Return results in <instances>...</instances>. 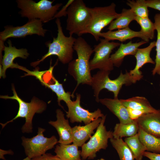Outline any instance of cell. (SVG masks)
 I'll list each match as a JSON object with an SVG mask.
<instances>
[{
  "instance_id": "obj_11",
  "label": "cell",
  "mask_w": 160,
  "mask_h": 160,
  "mask_svg": "<svg viewBox=\"0 0 160 160\" xmlns=\"http://www.w3.org/2000/svg\"><path fill=\"white\" fill-rule=\"evenodd\" d=\"M43 23L40 20L36 19L29 20L21 26L6 25L0 32V41L4 42L9 38H23L33 34L44 37L47 30L43 28Z\"/></svg>"
},
{
  "instance_id": "obj_2",
  "label": "cell",
  "mask_w": 160,
  "mask_h": 160,
  "mask_svg": "<svg viewBox=\"0 0 160 160\" xmlns=\"http://www.w3.org/2000/svg\"><path fill=\"white\" fill-rule=\"evenodd\" d=\"M55 23L57 28V37H54L52 42H46L45 44L48 48L47 52L40 60L31 63V66L35 67L46 58L52 55L57 56L58 60L63 64L69 63L73 60V46L76 38L72 36H65L59 18L56 19Z\"/></svg>"
},
{
  "instance_id": "obj_39",
  "label": "cell",
  "mask_w": 160,
  "mask_h": 160,
  "mask_svg": "<svg viewBox=\"0 0 160 160\" xmlns=\"http://www.w3.org/2000/svg\"><path fill=\"white\" fill-rule=\"evenodd\" d=\"M97 160H105L104 159H103V158H101L100 159H98Z\"/></svg>"
},
{
  "instance_id": "obj_26",
  "label": "cell",
  "mask_w": 160,
  "mask_h": 160,
  "mask_svg": "<svg viewBox=\"0 0 160 160\" xmlns=\"http://www.w3.org/2000/svg\"><path fill=\"white\" fill-rule=\"evenodd\" d=\"M138 133L140 141L148 151L160 153V138L146 132L140 127Z\"/></svg>"
},
{
  "instance_id": "obj_18",
  "label": "cell",
  "mask_w": 160,
  "mask_h": 160,
  "mask_svg": "<svg viewBox=\"0 0 160 160\" xmlns=\"http://www.w3.org/2000/svg\"><path fill=\"white\" fill-rule=\"evenodd\" d=\"M102 119V118H99L84 126L79 125L72 128L73 144L81 147L94 133V130L98 127Z\"/></svg>"
},
{
  "instance_id": "obj_25",
  "label": "cell",
  "mask_w": 160,
  "mask_h": 160,
  "mask_svg": "<svg viewBox=\"0 0 160 160\" xmlns=\"http://www.w3.org/2000/svg\"><path fill=\"white\" fill-rule=\"evenodd\" d=\"M136 16L130 9L123 8L119 16L110 23L107 29L112 31L128 27L130 23L135 20Z\"/></svg>"
},
{
  "instance_id": "obj_29",
  "label": "cell",
  "mask_w": 160,
  "mask_h": 160,
  "mask_svg": "<svg viewBox=\"0 0 160 160\" xmlns=\"http://www.w3.org/2000/svg\"><path fill=\"white\" fill-rule=\"evenodd\" d=\"M154 18L157 34L155 46L156 52L155 60V65L152 72L153 76L156 74L160 76V13L156 14Z\"/></svg>"
},
{
  "instance_id": "obj_1",
  "label": "cell",
  "mask_w": 160,
  "mask_h": 160,
  "mask_svg": "<svg viewBox=\"0 0 160 160\" xmlns=\"http://www.w3.org/2000/svg\"><path fill=\"white\" fill-rule=\"evenodd\" d=\"M73 49L76 52L77 58L68 63V71L77 81L75 91L81 84L91 85L92 76L90 73L89 59L94 51L85 39L81 36L76 38Z\"/></svg>"
},
{
  "instance_id": "obj_34",
  "label": "cell",
  "mask_w": 160,
  "mask_h": 160,
  "mask_svg": "<svg viewBox=\"0 0 160 160\" xmlns=\"http://www.w3.org/2000/svg\"><path fill=\"white\" fill-rule=\"evenodd\" d=\"M73 1L74 0H69L66 4L63 7L61 10L57 13L54 18H59L63 16H66L67 15V10L68 8Z\"/></svg>"
},
{
  "instance_id": "obj_30",
  "label": "cell",
  "mask_w": 160,
  "mask_h": 160,
  "mask_svg": "<svg viewBox=\"0 0 160 160\" xmlns=\"http://www.w3.org/2000/svg\"><path fill=\"white\" fill-rule=\"evenodd\" d=\"M126 3L136 16L142 18L148 17L149 10L146 0H128Z\"/></svg>"
},
{
  "instance_id": "obj_8",
  "label": "cell",
  "mask_w": 160,
  "mask_h": 160,
  "mask_svg": "<svg viewBox=\"0 0 160 160\" xmlns=\"http://www.w3.org/2000/svg\"><path fill=\"white\" fill-rule=\"evenodd\" d=\"M106 118V115L102 117V120L95 133L89 140L82 146L81 156L83 160L87 158L94 159L97 152L101 149H106L108 139L113 137V132L107 131L104 125Z\"/></svg>"
},
{
  "instance_id": "obj_24",
  "label": "cell",
  "mask_w": 160,
  "mask_h": 160,
  "mask_svg": "<svg viewBox=\"0 0 160 160\" xmlns=\"http://www.w3.org/2000/svg\"><path fill=\"white\" fill-rule=\"evenodd\" d=\"M139 128L136 120L128 124L117 123L113 132V138L118 139L133 136L138 133Z\"/></svg>"
},
{
  "instance_id": "obj_12",
  "label": "cell",
  "mask_w": 160,
  "mask_h": 160,
  "mask_svg": "<svg viewBox=\"0 0 160 160\" xmlns=\"http://www.w3.org/2000/svg\"><path fill=\"white\" fill-rule=\"evenodd\" d=\"M81 97V95L76 93V100L66 104L68 109L66 116L69 119L71 123L83 122L87 125L104 116L99 108L93 112H90L81 107L80 105Z\"/></svg>"
},
{
  "instance_id": "obj_23",
  "label": "cell",
  "mask_w": 160,
  "mask_h": 160,
  "mask_svg": "<svg viewBox=\"0 0 160 160\" xmlns=\"http://www.w3.org/2000/svg\"><path fill=\"white\" fill-rule=\"evenodd\" d=\"M54 151L62 160H81V151L79 150L78 147L73 144L57 145Z\"/></svg>"
},
{
  "instance_id": "obj_20",
  "label": "cell",
  "mask_w": 160,
  "mask_h": 160,
  "mask_svg": "<svg viewBox=\"0 0 160 160\" xmlns=\"http://www.w3.org/2000/svg\"><path fill=\"white\" fill-rule=\"evenodd\" d=\"M99 102L118 118L120 123L126 124L133 121L129 116L127 108L118 98L100 99Z\"/></svg>"
},
{
  "instance_id": "obj_6",
  "label": "cell",
  "mask_w": 160,
  "mask_h": 160,
  "mask_svg": "<svg viewBox=\"0 0 160 160\" xmlns=\"http://www.w3.org/2000/svg\"><path fill=\"white\" fill-rule=\"evenodd\" d=\"M111 71L100 70L92 76L91 86L94 90V96L97 102H99V97L100 91L103 89L112 92L114 98H118L119 92L124 85L129 86L133 84L129 72L126 71L123 74L121 71L119 76L115 79L109 78Z\"/></svg>"
},
{
  "instance_id": "obj_13",
  "label": "cell",
  "mask_w": 160,
  "mask_h": 160,
  "mask_svg": "<svg viewBox=\"0 0 160 160\" xmlns=\"http://www.w3.org/2000/svg\"><path fill=\"white\" fill-rule=\"evenodd\" d=\"M55 65H50L49 69L45 71H40L37 70L35 71L33 76L41 83V84L50 89L56 95L59 105L63 108L60 102L63 100L66 104L72 101L71 97L74 96L70 92H65L62 84H60L54 77L52 74L53 70Z\"/></svg>"
},
{
  "instance_id": "obj_40",
  "label": "cell",
  "mask_w": 160,
  "mask_h": 160,
  "mask_svg": "<svg viewBox=\"0 0 160 160\" xmlns=\"http://www.w3.org/2000/svg\"><path fill=\"white\" fill-rule=\"evenodd\" d=\"M159 87H160V83H159Z\"/></svg>"
},
{
  "instance_id": "obj_33",
  "label": "cell",
  "mask_w": 160,
  "mask_h": 160,
  "mask_svg": "<svg viewBox=\"0 0 160 160\" xmlns=\"http://www.w3.org/2000/svg\"><path fill=\"white\" fill-rule=\"evenodd\" d=\"M31 160H62L56 155H53L50 153H45L42 155L36 157Z\"/></svg>"
},
{
  "instance_id": "obj_7",
  "label": "cell",
  "mask_w": 160,
  "mask_h": 160,
  "mask_svg": "<svg viewBox=\"0 0 160 160\" xmlns=\"http://www.w3.org/2000/svg\"><path fill=\"white\" fill-rule=\"evenodd\" d=\"M116 7L113 2L108 6L90 8L91 19L84 34H91L97 41L100 39L99 35L102 29L121 15L116 12Z\"/></svg>"
},
{
  "instance_id": "obj_17",
  "label": "cell",
  "mask_w": 160,
  "mask_h": 160,
  "mask_svg": "<svg viewBox=\"0 0 160 160\" xmlns=\"http://www.w3.org/2000/svg\"><path fill=\"white\" fill-rule=\"evenodd\" d=\"M136 120L144 131L160 138V109L156 112L145 114Z\"/></svg>"
},
{
  "instance_id": "obj_19",
  "label": "cell",
  "mask_w": 160,
  "mask_h": 160,
  "mask_svg": "<svg viewBox=\"0 0 160 160\" xmlns=\"http://www.w3.org/2000/svg\"><path fill=\"white\" fill-rule=\"evenodd\" d=\"M99 36L109 41L117 40L123 42L135 37L140 38L147 43L149 41V39L141 31H133L129 27L115 31H108L101 32Z\"/></svg>"
},
{
  "instance_id": "obj_28",
  "label": "cell",
  "mask_w": 160,
  "mask_h": 160,
  "mask_svg": "<svg viewBox=\"0 0 160 160\" xmlns=\"http://www.w3.org/2000/svg\"><path fill=\"white\" fill-rule=\"evenodd\" d=\"M113 147L117 151L120 160H134V155L126 143L122 138L110 139Z\"/></svg>"
},
{
  "instance_id": "obj_14",
  "label": "cell",
  "mask_w": 160,
  "mask_h": 160,
  "mask_svg": "<svg viewBox=\"0 0 160 160\" xmlns=\"http://www.w3.org/2000/svg\"><path fill=\"white\" fill-rule=\"evenodd\" d=\"M155 46L156 41H153L151 42L147 47L138 49L134 56L136 60V65L133 69L129 72L133 84L140 81L143 77L142 73L140 71V68L145 64L148 63L155 64V61L150 57L151 52Z\"/></svg>"
},
{
  "instance_id": "obj_9",
  "label": "cell",
  "mask_w": 160,
  "mask_h": 160,
  "mask_svg": "<svg viewBox=\"0 0 160 160\" xmlns=\"http://www.w3.org/2000/svg\"><path fill=\"white\" fill-rule=\"evenodd\" d=\"M45 129L39 127L37 135L31 138L24 136L21 137L22 145L23 147L26 156L31 159L42 155L52 148L58 143L54 136L49 138L45 137L43 132Z\"/></svg>"
},
{
  "instance_id": "obj_38",
  "label": "cell",
  "mask_w": 160,
  "mask_h": 160,
  "mask_svg": "<svg viewBox=\"0 0 160 160\" xmlns=\"http://www.w3.org/2000/svg\"><path fill=\"white\" fill-rule=\"evenodd\" d=\"M31 159L29 158V157L27 156L26 158L22 160H31Z\"/></svg>"
},
{
  "instance_id": "obj_35",
  "label": "cell",
  "mask_w": 160,
  "mask_h": 160,
  "mask_svg": "<svg viewBox=\"0 0 160 160\" xmlns=\"http://www.w3.org/2000/svg\"><path fill=\"white\" fill-rule=\"evenodd\" d=\"M146 2L148 7L160 11V0H147Z\"/></svg>"
},
{
  "instance_id": "obj_22",
  "label": "cell",
  "mask_w": 160,
  "mask_h": 160,
  "mask_svg": "<svg viewBox=\"0 0 160 160\" xmlns=\"http://www.w3.org/2000/svg\"><path fill=\"white\" fill-rule=\"evenodd\" d=\"M122 104L126 108L143 111L146 113L155 112L157 110L153 107L145 97L135 96L126 99H121Z\"/></svg>"
},
{
  "instance_id": "obj_5",
  "label": "cell",
  "mask_w": 160,
  "mask_h": 160,
  "mask_svg": "<svg viewBox=\"0 0 160 160\" xmlns=\"http://www.w3.org/2000/svg\"><path fill=\"white\" fill-rule=\"evenodd\" d=\"M66 30L69 36L73 34L79 37L84 34L91 19L90 8L82 0H74L67 10Z\"/></svg>"
},
{
  "instance_id": "obj_15",
  "label": "cell",
  "mask_w": 160,
  "mask_h": 160,
  "mask_svg": "<svg viewBox=\"0 0 160 160\" xmlns=\"http://www.w3.org/2000/svg\"><path fill=\"white\" fill-rule=\"evenodd\" d=\"M8 45L5 46L4 51V55L0 62V78L6 77L5 73L7 69L14 68L15 63L13 61L16 58L20 57L26 59L29 56V54L26 48L17 49L13 46L11 41L9 40L7 41Z\"/></svg>"
},
{
  "instance_id": "obj_3",
  "label": "cell",
  "mask_w": 160,
  "mask_h": 160,
  "mask_svg": "<svg viewBox=\"0 0 160 160\" xmlns=\"http://www.w3.org/2000/svg\"><path fill=\"white\" fill-rule=\"evenodd\" d=\"M54 0H41L38 2L32 0H17L19 14L22 17L28 20L39 19L43 23H46L54 19L57 11L62 5V3L52 5Z\"/></svg>"
},
{
  "instance_id": "obj_21",
  "label": "cell",
  "mask_w": 160,
  "mask_h": 160,
  "mask_svg": "<svg viewBox=\"0 0 160 160\" xmlns=\"http://www.w3.org/2000/svg\"><path fill=\"white\" fill-rule=\"evenodd\" d=\"M147 42L142 40L138 42L130 41L126 44L121 43L117 50L110 56V59L114 66L119 67L124 57L128 55L135 56L139 47Z\"/></svg>"
},
{
  "instance_id": "obj_36",
  "label": "cell",
  "mask_w": 160,
  "mask_h": 160,
  "mask_svg": "<svg viewBox=\"0 0 160 160\" xmlns=\"http://www.w3.org/2000/svg\"><path fill=\"white\" fill-rule=\"evenodd\" d=\"M143 156L148 158L150 160H160V153L145 151L144 153Z\"/></svg>"
},
{
  "instance_id": "obj_32",
  "label": "cell",
  "mask_w": 160,
  "mask_h": 160,
  "mask_svg": "<svg viewBox=\"0 0 160 160\" xmlns=\"http://www.w3.org/2000/svg\"><path fill=\"white\" fill-rule=\"evenodd\" d=\"M127 109L129 116L132 120H136L143 115L146 113L143 111L128 108H127Z\"/></svg>"
},
{
  "instance_id": "obj_27",
  "label": "cell",
  "mask_w": 160,
  "mask_h": 160,
  "mask_svg": "<svg viewBox=\"0 0 160 160\" xmlns=\"http://www.w3.org/2000/svg\"><path fill=\"white\" fill-rule=\"evenodd\" d=\"M124 142L132 151L136 160H142L147 148L140 141L138 133L125 138Z\"/></svg>"
},
{
  "instance_id": "obj_16",
  "label": "cell",
  "mask_w": 160,
  "mask_h": 160,
  "mask_svg": "<svg viewBox=\"0 0 160 160\" xmlns=\"http://www.w3.org/2000/svg\"><path fill=\"white\" fill-rule=\"evenodd\" d=\"M57 119L50 121L49 124L56 129L59 136L58 143L63 145L70 144L73 141L72 128L70 126L68 121L65 119L64 114L60 109L56 111Z\"/></svg>"
},
{
  "instance_id": "obj_10",
  "label": "cell",
  "mask_w": 160,
  "mask_h": 160,
  "mask_svg": "<svg viewBox=\"0 0 160 160\" xmlns=\"http://www.w3.org/2000/svg\"><path fill=\"white\" fill-rule=\"evenodd\" d=\"M100 40V42L94 47V55L89 62L90 70L98 69L111 71L113 70L114 65L110 59V54L113 50L119 46L121 44L110 42L105 39Z\"/></svg>"
},
{
  "instance_id": "obj_4",
  "label": "cell",
  "mask_w": 160,
  "mask_h": 160,
  "mask_svg": "<svg viewBox=\"0 0 160 160\" xmlns=\"http://www.w3.org/2000/svg\"><path fill=\"white\" fill-rule=\"evenodd\" d=\"M12 90L13 95L12 96L1 95L0 98L5 99H10L16 100L18 103L19 108L16 116L12 119L3 124L0 123L3 128L8 124L13 122L19 118H24L25 122L21 128L23 133H30L33 132L32 120L36 113H41L46 109L45 103L35 97H33L30 103H27L20 98L17 95L15 88L12 85Z\"/></svg>"
},
{
  "instance_id": "obj_31",
  "label": "cell",
  "mask_w": 160,
  "mask_h": 160,
  "mask_svg": "<svg viewBox=\"0 0 160 160\" xmlns=\"http://www.w3.org/2000/svg\"><path fill=\"white\" fill-rule=\"evenodd\" d=\"M137 23L140 25V31L149 39H153L155 37L156 30L154 23L152 22L149 17L142 18L136 16L135 18Z\"/></svg>"
},
{
  "instance_id": "obj_37",
  "label": "cell",
  "mask_w": 160,
  "mask_h": 160,
  "mask_svg": "<svg viewBox=\"0 0 160 160\" xmlns=\"http://www.w3.org/2000/svg\"><path fill=\"white\" fill-rule=\"evenodd\" d=\"M0 158L1 159L5 160V158L4 157V155L6 154L13 155L14 154L13 152L11 150L8 151H5L2 149H0Z\"/></svg>"
}]
</instances>
